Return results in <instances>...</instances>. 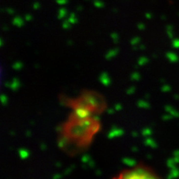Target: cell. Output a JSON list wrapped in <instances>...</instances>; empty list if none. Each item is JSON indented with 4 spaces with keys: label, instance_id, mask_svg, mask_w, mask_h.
Listing matches in <instances>:
<instances>
[{
    "label": "cell",
    "instance_id": "1",
    "mask_svg": "<svg viewBox=\"0 0 179 179\" xmlns=\"http://www.w3.org/2000/svg\"><path fill=\"white\" fill-rule=\"evenodd\" d=\"M113 179H160L144 168H134L121 172Z\"/></svg>",
    "mask_w": 179,
    "mask_h": 179
}]
</instances>
